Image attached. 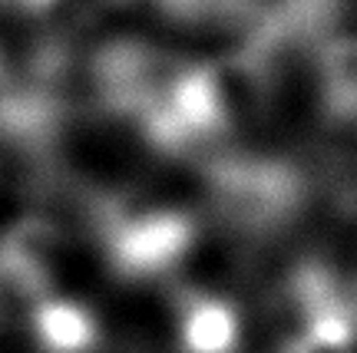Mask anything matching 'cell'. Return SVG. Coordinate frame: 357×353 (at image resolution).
Masks as SVG:
<instances>
[{"label":"cell","instance_id":"obj_1","mask_svg":"<svg viewBox=\"0 0 357 353\" xmlns=\"http://www.w3.org/2000/svg\"><path fill=\"white\" fill-rule=\"evenodd\" d=\"M215 191L222 212L248 231H275L291 221L305 202L298 168L265 155L225 159L215 168Z\"/></svg>","mask_w":357,"mask_h":353},{"label":"cell","instance_id":"obj_2","mask_svg":"<svg viewBox=\"0 0 357 353\" xmlns=\"http://www.w3.org/2000/svg\"><path fill=\"white\" fill-rule=\"evenodd\" d=\"M192 238V225L185 214L176 212H155L146 214L142 221L126 231L123 238V254L132 271H159L172 265L178 254L185 251Z\"/></svg>","mask_w":357,"mask_h":353},{"label":"cell","instance_id":"obj_3","mask_svg":"<svg viewBox=\"0 0 357 353\" xmlns=\"http://www.w3.org/2000/svg\"><path fill=\"white\" fill-rule=\"evenodd\" d=\"M318 83L328 116L357 123V37H331L321 43Z\"/></svg>","mask_w":357,"mask_h":353},{"label":"cell","instance_id":"obj_4","mask_svg":"<svg viewBox=\"0 0 357 353\" xmlns=\"http://www.w3.org/2000/svg\"><path fill=\"white\" fill-rule=\"evenodd\" d=\"M238 343V317L218 297H199L182 317L185 353H231Z\"/></svg>","mask_w":357,"mask_h":353},{"label":"cell","instance_id":"obj_5","mask_svg":"<svg viewBox=\"0 0 357 353\" xmlns=\"http://www.w3.org/2000/svg\"><path fill=\"white\" fill-rule=\"evenodd\" d=\"M284 353H354V343L351 340H337V337H328V334H311V330H301Z\"/></svg>","mask_w":357,"mask_h":353}]
</instances>
